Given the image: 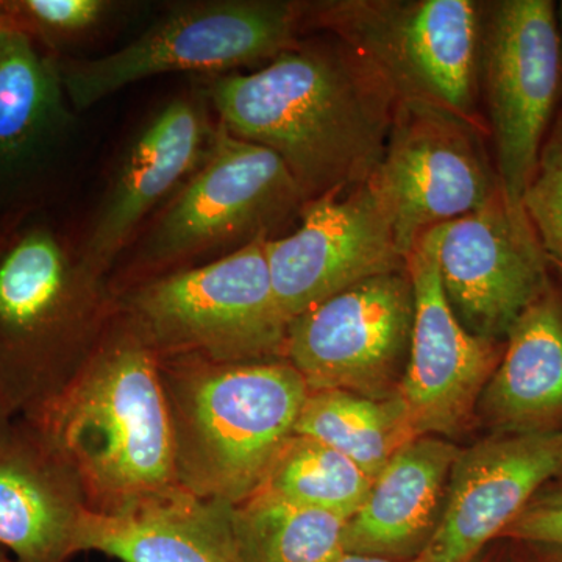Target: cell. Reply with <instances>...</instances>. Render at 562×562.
Returning a JSON list of instances; mask_svg holds the SVG:
<instances>
[{
    "mask_svg": "<svg viewBox=\"0 0 562 562\" xmlns=\"http://www.w3.org/2000/svg\"><path fill=\"white\" fill-rule=\"evenodd\" d=\"M406 269L414 322L397 394L417 438L457 436L471 422L505 347L462 327L443 292L432 231L409 251Z\"/></svg>",
    "mask_w": 562,
    "mask_h": 562,
    "instance_id": "obj_14",
    "label": "cell"
},
{
    "mask_svg": "<svg viewBox=\"0 0 562 562\" xmlns=\"http://www.w3.org/2000/svg\"><path fill=\"white\" fill-rule=\"evenodd\" d=\"M562 471V431L506 435L460 450L427 562H473Z\"/></svg>",
    "mask_w": 562,
    "mask_h": 562,
    "instance_id": "obj_15",
    "label": "cell"
},
{
    "mask_svg": "<svg viewBox=\"0 0 562 562\" xmlns=\"http://www.w3.org/2000/svg\"><path fill=\"white\" fill-rule=\"evenodd\" d=\"M258 236L220 260L140 281L116 294L117 313L157 355L211 362L281 360V313Z\"/></svg>",
    "mask_w": 562,
    "mask_h": 562,
    "instance_id": "obj_5",
    "label": "cell"
},
{
    "mask_svg": "<svg viewBox=\"0 0 562 562\" xmlns=\"http://www.w3.org/2000/svg\"><path fill=\"white\" fill-rule=\"evenodd\" d=\"M32 424L79 480L90 512H124L181 487L158 357L120 313L76 379Z\"/></svg>",
    "mask_w": 562,
    "mask_h": 562,
    "instance_id": "obj_2",
    "label": "cell"
},
{
    "mask_svg": "<svg viewBox=\"0 0 562 562\" xmlns=\"http://www.w3.org/2000/svg\"><path fill=\"white\" fill-rule=\"evenodd\" d=\"M522 206L547 260L562 269V114L543 140Z\"/></svg>",
    "mask_w": 562,
    "mask_h": 562,
    "instance_id": "obj_26",
    "label": "cell"
},
{
    "mask_svg": "<svg viewBox=\"0 0 562 562\" xmlns=\"http://www.w3.org/2000/svg\"><path fill=\"white\" fill-rule=\"evenodd\" d=\"M338 562H427L424 558L414 560H390V558L369 557V554L346 553Z\"/></svg>",
    "mask_w": 562,
    "mask_h": 562,
    "instance_id": "obj_28",
    "label": "cell"
},
{
    "mask_svg": "<svg viewBox=\"0 0 562 562\" xmlns=\"http://www.w3.org/2000/svg\"><path fill=\"white\" fill-rule=\"evenodd\" d=\"M3 27H7V24L3 22L2 18H0V31H2Z\"/></svg>",
    "mask_w": 562,
    "mask_h": 562,
    "instance_id": "obj_32",
    "label": "cell"
},
{
    "mask_svg": "<svg viewBox=\"0 0 562 562\" xmlns=\"http://www.w3.org/2000/svg\"><path fill=\"white\" fill-rule=\"evenodd\" d=\"M83 492L54 443L14 420L0 441V549L18 562H68L80 553Z\"/></svg>",
    "mask_w": 562,
    "mask_h": 562,
    "instance_id": "obj_18",
    "label": "cell"
},
{
    "mask_svg": "<svg viewBox=\"0 0 562 562\" xmlns=\"http://www.w3.org/2000/svg\"><path fill=\"white\" fill-rule=\"evenodd\" d=\"M110 7L103 0H0V18L35 43L55 47L98 27Z\"/></svg>",
    "mask_w": 562,
    "mask_h": 562,
    "instance_id": "obj_25",
    "label": "cell"
},
{
    "mask_svg": "<svg viewBox=\"0 0 562 562\" xmlns=\"http://www.w3.org/2000/svg\"><path fill=\"white\" fill-rule=\"evenodd\" d=\"M232 508L177 487L120 513L87 509L80 520L79 550L122 562H239Z\"/></svg>",
    "mask_w": 562,
    "mask_h": 562,
    "instance_id": "obj_20",
    "label": "cell"
},
{
    "mask_svg": "<svg viewBox=\"0 0 562 562\" xmlns=\"http://www.w3.org/2000/svg\"><path fill=\"white\" fill-rule=\"evenodd\" d=\"M0 562H18L14 558H10L5 550L0 549Z\"/></svg>",
    "mask_w": 562,
    "mask_h": 562,
    "instance_id": "obj_30",
    "label": "cell"
},
{
    "mask_svg": "<svg viewBox=\"0 0 562 562\" xmlns=\"http://www.w3.org/2000/svg\"><path fill=\"white\" fill-rule=\"evenodd\" d=\"M305 3L220 0L188 3L122 49L94 60H58L74 110L91 109L128 85L176 72H209L269 63L299 44Z\"/></svg>",
    "mask_w": 562,
    "mask_h": 562,
    "instance_id": "obj_7",
    "label": "cell"
},
{
    "mask_svg": "<svg viewBox=\"0 0 562 562\" xmlns=\"http://www.w3.org/2000/svg\"><path fill=\"white\" fill-rule=\"evenodd\" d=\"M265 250L288 322L358 281L406 269L371 177L349 191L306 203L301 227L266 239Z\"/></svg>",
    "mask_w": 562,
    "mask_h": 562,
    "instance_id": "obj_13",
    "label": "cell"
},
{
    "mask_svg": "<svg viewBox=\"0 0 562 562\" xmlns=\"http://www.w3.org/2000/svg\"><path fill=\"white\" fill-rule=\"evenodd\" d=\"M447 301L462 327L502 342L549 288L547 255L525 210L501 194L482 209L432 228Z\"/></svg>",
    "mask_w": 562,
    "mask_h": 562,
    "instance_id": "obj_12",
    "label": "cell"
},
{
    "mask_svg": "<svg viewBox=\"0 0 562 562\" xmlns=\"http://www.w3.org/2000/svg\"><path fill=\"white\" fill-rule=\"evenodd\" d=\"M502 538L562 552V491L528 503Z\"/></svg>",
    "mask_w": 562,
    "mask_h": 562,
    "instance_id": "obj_27",
    "label": "cell"
},
{
    "mask_svg": "<svg viewBox=\"0 0 562 562\" xmlns=\"http://www.w3.org/2000/svg\"><path fill=\"white\" fill-rule=\"evenodd\" d=\"M177 480L202 501L236 506L260 490L295 435L308 386L291 362L158 360Z\"/></svg>",
    "mask_w": 562,
    "mask_h": 562,
    "instance_id": "obj_4",
    "label": "cell"
},
{
    "mask_svg": "<svg viewBox=\"0 0 562 562\" xmlns=\"http://www.w3.org/2000/svg\"><path fill=\"white\" fill-rule=\"evenodd\" d=\"M295 435L325 443L372 480L417 438L398 394L372 398L347 391H310Z\"/></svg>",
    "mask_w": 562,
    "mask_h": 562,
    "instance_id": "obj_22",
    "label": "cell"
},
{
    "mask_svg": "<svg viewBox=\"0 0 562 562\" xmlns=\"http://www.w3.org/2000/svg\"><path fill=\"white\" fill-rule=\"evenodd\" d=\"M305 205L301 188L273 151L220 125L205 160L151 228L127 286L222 244L268 236L269 228Z\"/></svg>",
    "mask_w": 562,
    "mask_h": 562,
    "instance_id": "obj_8",
    "label": "cell"
},
{
    "mask_svg": "<svg viewBox=\"0 0 562 562\" xmlns=\"http://www.w3.org/2000/svg\"><path fill=\"white\" fill-rule=\"evenodd\" d=\"M557 552H558V550H557ZM560 553H561V558H562V552H560ZM550 562H562V560H560V561H550Z\"/></svg>",
    "mask_w": 562,
    "mask_h": 562,
    "instance_id": "obj_34",
    "label": "cell"
},
{
    "mask_svg": "<svg viewBox=\"0 0 562 562\" xmlns=\"http://www.w3.org/2000/svg\"><path fill=\"white\" fill-rule=\"evenodd\" d=\"M484 3L473 0H330L308 3L325 29L376 74L397 102H422L482 125Z\"/></svg>",
    "mask_w": 562,
    "mask_h": 562,
    "instance_id": "obj_6",
    "label": "cell"
},
{
    "mask_svg": "<svg viewBox=\"0 0 562 562\" xmlns=\"http://www.w3.org/2000/svg\"><path fill=\"white\" fill-rule=\"evenodd\" d=\"M413 322L408 269L382 273L288 322L284 360L310 391L392 397L408 361Z\"/></svg>",
    "mask_w": 562,
    "mask_h": 562,
    "instance_id": "obj_11",
    "label": "cell"
},
{
    "mask_svg": "<svg viewBox=\"0 0 562 562\" xmlns=\"http://www.w3.org/2000/svg\"><path fill=\"white\" fill-rule=\"evenodd\" d=\"M347 520L257 491L232 508L239 562H338Z\"/></svg>",
    "mask_w": 562,
    "mask_h": 562,
    "instance_id": "obj_23",
    "label": "cell"
},
{
    "mask_svg": "<svg viewBox=\"0 0 562 562\" xmlns=\"http://www.w3.org/2000/svg\"><path fill=\"white\" fill-rule=\"evenodd\" d=\"M460 450L438 436H419L402 447L347 520L346 553L419 558L438 528Z\"/></svg>",
    "mask_w": 562,
    "mask_h": 562,
    "instance_id": "obj_19",
    "label": "cell"
},
{
    "mask_svg": "<svg viewBox=\"0 0 562 562\" xmlns=\"http://www.w3.org/2000/svg\"><path fill=\"white\" fill-rule=\"evenodd\" d=\"M18 220L0 224V395L16 419L35 422L90 360L117 305L54 225Z\"/></svg>",
    "mask_w": 562,
    "mask_h": 562,
    "instance_id": "obj_3",
    "label": "cell"
},
{
    "mask_svg": "<svg viewBox=\"0 0 562 562\" xmlns=\"http://www.w3.org/2000/svg\"><path fill=\"white\" fill-rule=\"evenodd\" d=\"M372 482L349 458L325 443L294 435L273 461L260 490L292 505L349 520L368 497Z\"/></svg>",
    "mask_w": 562,
    "mask_h": 562,
    "instance_id": "obj_24",
    "label": "cell"
},
{
    "mask_svg": "<svg viewBox=\"0 0 562 562\" xmlns=\"http://www.w3.org/2000/svg\"><path fill=\"white\" fill-rule=\"evenodd\" d=\"M403 257L425 233L501 194L482 125L430 103L397 102L371 176Z\"/></svg>",
    "mask_w": 562,
    "mask_h": 562,
    "instance_id": "obj_10",
    "label": "cell"
},
{
    "mask_svg": "<svg viewBox=\"0 0 562 562\" xmlns=\"http://www.w3.org/2000/svg\"><path fill=\"white\" fill-rule=\"evenodd\" d=\"M557 18H558V25H561V29H562V2H560V5L557 7Z\"/></svg>",
    "mask_w": 562,
    "mask_h": 562,
    "instance_id": "obj_31",
    "label": "cell"
},
{
    "mask_svg": "<svg viewBox=\"0 0 562 562\" xmlns=\"http://www.w3.org/2000/svg\"><path fill=\"white\" fill-rule=\"evenodd\" d=\"M214 135L205 105L195 98L173 99L151 117L128 147L87 244L77 254L85 271L105 280L144 217L198 171Z\"/></svg>",
    "mask_w": 562,
    "mask_h": 562,
    "instance_id": "obj_16",
    "label": "cell"
},
{
    "mask_svg": "<svg viewBox=\"0 0 562 562\" xmlns=\"http://www.w3.org/2000/svg\"><path fill=\"white\" fill-rule=\"evenodd\" d=\"M473 562H497V561L480 560V557H479V558H476V560H475V561H473Z\"/></svg>",
    "mask_w": 562,
    "mask_h": 562,
    "instance_id": "obj_33",
    "label": "cell"
},
{
    "mask_svg": "<svg viewBox=\"0 0 562 562\" xmlns=\"http://www.w3.org/2000/svg\"><path fill=\"white\" fill-rule=\"evenodd\" d=\"M480 406L508 435L552 431L562 419V305L552 291L513 325Z\"/></svg>",
    "mask_w": 562,
    "mask_h": 562,
    "instance_id": "obj_21",
    "label": "cell"
},
{
    "mask_svg": "<svg viewBox=\"0 0 562 562\" xmlns=\"http://www.w3.org/2000/svg\"><path fill=\"white\" fill-rule=\"evenodd\" d=\"M220 125L273 151L306 203L346 192L382 160L395 99L346 44H301L210 85Z\"/></svg>",
    "mask_w": 562,
    "mask_h": 562,
    "instance_id": "obj_1",
    "label": "cell"
},
{
    "mask_svg": "<svg viewBox=\"0 0 562 562\" xmlns=\"http://www.w3.org/2000/svg\"><path fill=\"white\" fill-rule=\"evenodd\" d=\"M14 420H16V417L11 413L9 405L0 395V441H2L3 436L9 432L10 428L13 427Z\"/></svg>",
    "mask_w": 562,
    "mask_h": 562,
    "instance_id": "obj_29",
    "label": "cell"
},
{
    "mask_svg": "<svg viewBox=\"0 0 562 562\" xmlns=\"http://www.w3.org/2000/svg\"><path fill=\"white\" fill-rule=\"evenodd\" d=\"M557 7L550 0L484 3L482 87L503 199L524 210L562 87Z\"/></svg>",
    "mask_w": 562,
    "mask_h": 562,
    "instance_id": "obj_9",
    "label": "cell"
},
{
    "mask_svg": "<svg viewBox=\"0 0 562 562\" xmlns=\"http://www.w3.org/2000/svg\"><path fill=\"white\" fill-rule=\"evenodd\" d=\"M70 103L55 57L18 29L0 31V216L25 214L40 198Z\"/></svg>",
    "mask_w": 562,
    "mask_h": 562,
    "instance_id": "obj_17",
    "label": "cell"
}]
</instances>
